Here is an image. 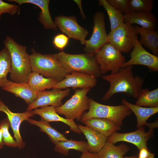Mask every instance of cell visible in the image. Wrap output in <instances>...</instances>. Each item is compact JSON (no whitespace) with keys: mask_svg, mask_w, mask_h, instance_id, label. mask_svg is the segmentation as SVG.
Segmentation results:
<instances>
[{"mask_svg":"<svg viewBox=\"0 0 158 158\" xmlns=\"http://www.w3.org/2000/svg\"><path fill=\"white\" fill-rule=\"evenodd\" d=\"M129 11L135 12H152L153 7L152 0H129Z\"/></svg>","mask_w":158,"mask_h":158,"instance_id":"31","label":"cell"},{"mask_svg":"<svg viewBox=\"0 0 158 158\" xmlns=\"http://www.w3.org/2000/svg\"><path fill=\"white\" fill-rule=\"evenodd\" d=\"M82 122L107 138L121 129L112 121L104 118H92L85 120Z\"/></svg>","mask_w":158,"mask_h":158,"instance_id":"21","label":"cell"},{"mask_svg":"<svg viewBox=\"0 0 158 158\" xmlns=\"http://www.w3.org/2000/svg\"><path fill=\"white\" fill-rule=\"evenodd\" d=\"M26 121L30 124L39 127L40 130L45 133L54 144L60 141L68 140L63 134L52 127L49 122L44 120L41 119L40 121H37L28 118Z\"/></svg>","mask_w":158,"mask_h":158,"instance_id":"26","label":"cell"},{"mask_svg":"<svg viewBox=\"0 0 158 158\" xmlns=\"http://www.w3.org/2000/svg\"><path fill=\"white\" fill-rule=\"evenodd\" d=\"M2 89L23 99L28 105L36 99L37 93L33 91L27 83H17L8 80Z\"/></svg>","mask_w":158,"mask_h":158,"instance_id":"19","label":"cell"},{"mask_svg":"<svg viewBox=\"0 0 158 158\" xmlns=\"http://www.w3.org/2000/svg\"><path fill=\"white\" fill-rule=\"evenodd\" d=\"M158 120H157L152 123H147L146 126L149 128V129L153 130L154 129L158 127Z\"/></svg>","mask_w":158,"mask_h":158,"instance_id":"39","label":"cell"},{"mask_svg":"<svg viewBox=\"0 0 158 158\" xmlns=\"http://www.w3.org/2000/svg\"><path fill=\"white\" fill-rule=\"evenodd\" d=\"M54 54L67 74L79 72L96 78L102 75L100 66L94 55L71 54L63 51Z\"/></svg>","mask_w":158,"mask_h":158,"instance_id":"3","label":"cell"},{"mask_svg":"<svg viewBox=\"0 0 158 158\" xmlns=\"http://www.w3.org/2000/svg\"><path fill=\"white\" fill-rule=\"evenodd\" d=\"M80 158H98L96 153H91L86 151L82 153Z\"/></svg>","mask_w":158,"mask_h":158,"instance_id":"37","label":"cell"},{"mask_svg":"<svg viewBox=\"0 0 158 158\" xmlns=\"http://www.w3.org/2000/svg\"><path fill=\"white\" fill-rule=\"evenodd\" d=\"M155 154L148 150V149L143 148L139 150L138 155L139 157L142 158H154Z\"/></svg>","mask_w":158,"mask_h":158,"instance_id":"36","label":"cell"},{"mask_svg":"<svg viewBox=\"0 0 158 158\" xmlns=\"http://www.w3.org/2000/svg\"><path fill=\"white\" fill-rule=\"evenodd\" d=\"M138 34L140 36L139 43L150 50L153 55L158 56V32L156 30L144 29L138 25L134 27Z\"/></svg>","mask_w":158,"mask_h":158,"instance_id":"23","label":"cell"},{"mask_svg":"<svg viewBox=\"0 0 158 158\" xmlns=\"http://www.w3.org/2000/svg\"><path fill=\"white\" fill-rule=\"evenodd\" d=\"M137 157L135 156H132L129 157L125 156L123 158H136Z\"/></svg>","mask_w":158,"mask_h":158,"instance_id":"41","label":"cell"},{"mask_svg":"<svg viewBox=\"0 0 158 158\" xmlns=\"http://www.w3.org/2000/svg\"><path fill=\"white\" fill-rule=\"evenodd\" d=\"M153 131L149 129L146 132L142 126L131 132L120 133L115 132L107 138V142L114 144L118 142H126L135 145L139 150L143 148L148 149L147 142L153 136Z\"/></svg>","mask_w":158,"mask_h":158,"instance_id":"11","label":"cell"},{"mask_svg":"<svg viewBox=\"0 0 158 158\" xmlns=\"http://www.w3.org/2000/svg\"><path fill=\"white\" fill-rule=\"evenodd\" d=\"M136 158H141V157H138V158L136 157Z\"/></svg>","mask_w":158,"mask_h":158,"instance_id":"42","label":"cell"},{"mask_svg":"<svg viewBox=\"0 0 158 158\" xmlns=\"http://www.w3.org/2000/svg\"><path fill=\"white\" fill-rule=\"evenodd\" d=\"M70 91L69 88L64 90L54 88L51 90L38 92L36 99L33 103L28 105L27 111L45 106H53L55 108L59 107L63 104L62 99L69 95Z\"/></svg>","mask_w":158,"mask_h":158,"instance_id":"13","label":"cell"},{"mask_svg":"<svg viewBox=\"0 0 158 158\" xmlns=\"http://www.w3.org/2000/svg\"><path fill=\"white\" fill-rule=\"evenodd\" d=\"M74 1L78 5L80 9V14L82 15V17L84 19H86V17L82 8L81 4V1L80 0H74Z\"/></svg>","mask_w":158,"mask_h":158,"instance_id":"38","label":"cell"},{"mask_svg":"<svg viewBox=\"0 0 158 158\" xmlns=\"http://www.w3.org/2000/svg\"><path fill=\"white\" fill-rule=\"evenodd\" d=\"M138 34L134 27L124 22L108 34V43L121 53H127L134 48Z\"/></svg>","mask_w":158,"mask_h":158,"instance_id":"7","label":"cell"},{"mask_svg":"<svg viewBox=\"0 0 158 158\" xmlns=\"http://www.w3.org/2000/svg\"><path fill=\"white\" fill-rule=\"evenodd\" d=\"M130 149L129 147L123 143L116 146L112 143L107 142L96 154L98 158H123Z\"/></svg>","mask_w":158,"mask_h":158,"instance_id":"24","label":"cell"},{"mask_svg":"<svg viewBox=\"0 0 158 158\" xmlns=\"http://www.w3.org/2000/svg\"><path fill=\"white\" fill-rule=\"evenodd\" d=\"M133 66L120 68L116 73L102 75V78L109 82L110 87L102 100L107 101L114 94L120 92L126 96L137 99L142 89L144 79L137 75H134Z\"/></svg>","mask_w":158,"mask_h":158,"instance_id":"1","label":"cell"},{"mask_svg":"<svg viewBox=\"0 0 158 158\" xmlns=\"http://www.w3.org/2000/svg\"><path fill=\"white\" fill-rule=\"evenodd\" d=\"M94 55L100 66L101 74L103 75L108 71L111 74L116 73L126 62L122 53L109 43L104 45Z\"/></svg>","mask_w":158,"mask_h":158,"instance_id":"8","label":"cell"},{"mask_svg":"<svg viewBox=\"0 0 158 158\" xmlns=\"http://www.w3.org/2000/svg\"><path fill=\"white\" fill-rule=\"evenodd\" d=\"M68 39L69 37L65 35L59 34L54 38L53 43L56 48L63 50L68 44Z\"/></svg>","mask_w":158,"mask_h":158,"instance_id":"35","label":"cell"},{"mask_svg":"<svg viewBox=\"0 0 158 158\" xmlns=\"http://www.w3.org/2000/svg\"><path fill=\"white\" fill-rule=\"evenodd\" d=\"M58 82L54 79L46 78L37 73L32 72L27 83L33 91L38 92L46 89H52Z\"/></svg>","mask_w":158,"mask_h":158,"instance_id":"25","label":"cell"},{"mask_svg":"<svg viewBox=\"0 0 158 158\" xmlns=\"http://www.w3.org/2000/svg\"><path fill=\"white\" fill-rule=\"evenodd\" d=\"M4 43L11 57V67L9 73L11 80L17 83L27 82L32 71L26 47L19 44L9 36L6 37Z\"/></svg>","mask_w":158,"mask_h":158,"instance_id":"2","label":"cell"},{"mask_svg":"<svg viewBox=\"0 0 158 158\" xmlns=\"http://www.w3.org/2000/svg\"><path fill=\"white\" fill-rule=\"evenodd\" d=\"M10 126V122L7 117L0 122V127L2 129L3 141L4 145L12 147H18L16 140L10 134L9 129Z\"/></svg>","mask_w":158,"mask_h":158,"instance_id":"32","label":"cell"},{"mask_svg":"<svg viewBox=\"0 0 158 158\" xmlns=\"http://www.w3.org/2000/svg\"><path fill=\"white\" fill-rule=\"evenodd\" d=\"M97 79L95 77L83 73L73 72L66 74L64 78L58 82L52 89H60L72 87L73 90L77 88H92L97 84Z\"/></svg>","mask_w":158,"mask_h":158,"instance_id":"15","label":"cell"},{"mask_svg":"<svg viewBox=\"0 0 158 158\" xmlns=\"http://www.w3.org/2000/svg\"><path fill=\"white\" fill-rule=\"evenodd\" d=\"M130 59L121 66L124 68L134 65H141L147 67L152 72L158 71V57L147 51L137 40L130 54Z\"/></svg>","mask_w":158,"mask_h":158,"instance_id":"12","label":"cell"},{"mask_svg":"<svg viewBox=\"0 0 158 158\" xmlns=\"http://www.w3.org/2000/svg\"><path fill=\"white\" fill-rule=\"evenodd\" d=\"M34 114L39 115L41 119L48 122H61L68 125L70 130L76 133H82L74 120H68L60 116L53 106H45L36 108L32 110Z\"/></svg>","mask_w":158,"mask_h":158,"instance_id":"16","label":"cell"},{"mask_svg":"<svg viewBox=\"0 0 158 158\" xmlns=\"http://www.w3.org/2000/svg\"><path fill=\"white\" fill-rule=\"evenodd\" d=\"M17 12L20 13L19 6L14 4H9L0 0V20L2 14L7 13L13 16Z\"/></svg>","mask_w":158,"mask_h":158,"instance_id":"33","label":"cell"},{"mask_svg":"<svg viewBox=\"0 0 158 158\" xmlns=\"http://www.w3.org/2000/svg\"><path fill=\"white\" fill-rule=\"evenodd\" d=\"M10 2H15L20 6L24 4L29 3L35 5L41 10L39 13L38 21L46 30H56L57 27L53 20L49 10V0H8Z\"/></svg>","mask_w":158,"mask_h":158,"instance_id":"18","label":"cell"},{"mask_svg":"<svg viewBox=\"0 0 158 158\" xmlns=\"http://www.w3.org/2000/svg\"><path fill=\"white\" fill-rule=\"evenodd\" d=\"M78 126L87 140L88 151L93 153H98L107 142L108 138L86 126L78 124Z\"/></svg>","mask_w":158,"mask_h":158,"instance_id":"20","label":"cell"},{"mask_svg":"<svg viewBox=\"0 0 158 158\" xmlns=\"http://www.w3.org/2000/svg\"><path fill=\"white\" fill-rule=\"evenodd\" d=\"M4 146L3 141L2 129L0 127V149H2Z\"/></svg>","mask_w":158,"mask_h":158,"instance_id":"40","label":"cell"},{"mask_svg":"<svg viewBox=\"0 0 158 158\" xmlns=\"http://www.w3.org/2000/svg\"><path fill=\"white\" fill-rule=\"evenodd\" d=\"M135 105L146 107H158V88L150 90L148 88L142 89Z\"/></svg>","mask_w":158,"mask_h":158,"instance_id":"28","label":"cell"},{"mask_svg":"<svg viewBox=\"0 0 158 158\" xmlns=\"http://www.w3.org/2000/svg\"><path fill=\"white\" fill-rule=\"evenodd\" d=\"M89 101V111L83 114L80 120L81 122L92 118H103L112 121L121 127L123 124V120L132 113L128 107L124 105H105L91 98H90Z\"/></svg>","mask_w":158,"mask_h":158,"instance_id":"5","label":"cell"},{"mask_svg":"<svg viewBox=\"0 0 158 158\" xmlns=\"http://www.w3.org/2000/svg\"><path fill=\"white\" fill-rule=\"evenodd\" d=\"M122 104L128 107L135 114L137 119V128H139L145 125L147 121L152 116L158 112V107H146L133 104L124 98L121 100Z\"/></svg>","mask_w":158,"mask_h":158,"instance_id":"22","label":"cell"},{"mask_svg":"<svg viewBox=\"0 0 158 158\" xmlns=\"http://www.w3.org/2000/svg\"><path fill=\"white\" fill-rule=\"evenodd\" d=\"M98 4L103 7L109 16L111 31L124 22V14L114 8L106 0H99Z\"/></svg>","mask_w":158,"mask_h":158,"instance_id":"29","label":"cell"},{"mask_svg":"<svg viewBox=\"0 0 158 158\" xmlns=\"http://www.w3.org/2000/svg\"><path fill=\"white\" fill-rule=\"evenodd\" d=\"M55 145L54 150L64 156L68 155L69 151L70 150H75L82 153L88 151L87 142L82 140L71 139L66 141L59 142Z\"/></svg>","mask_w":158,"mask_h":158,"instance_id":"27","label":"cell"},{"mask_svg":"<svg viewBox=\"0 0 158 158\" xmlns=\"http://www.w3.org/2000/svg\"><path fill=\"white\" fill-rule=\"evenodd\" d=\"M90 90V88L76 89L69 99L60 106L55 108L56 112L64 115L67 119L80 121L84 112L89 109L90 98L87 95Z\"/></svg>","mask_w":158,"mask_h":158,"instance_id":"6","label":"cell"},{"mask_svg":"<svg viewBox=\"0 0 158 158\" xmlns=\"http://www.w3.org/2000/svg\"><path fill=\"white\" fill-rule=\"evenodd\" d=\"M93 22L92 34L89 39L85 40V47L83 50L85 54L92 55H94L108 43L104 13L97 11L93 16Z\"/></svg>","mask_w":158,"mask_h":158,"instance_id":"9","label":"cell"},{"mask_svg":"<svg viewBox=\"0 0 158 158\" xmlns=\"http://www.w3.org/2000/svg\"><path fill=\"white\" fill-rule=\"evenodd\" d=\"M124 22L135 24L143 29L155 30L158 27L157 20L152 12H135L128 11L124 14Z\"/></svg>","mask_w":158,"mask_h":158,"instance_id":"17","label":"cell"},{"mask_svg":"<svg viewBox=\"0 0 158 158\" xmlns=\"http://www.w3.org/2000/svg\"><path fill=\"white\" fill-rule=\"evenodd\" d=\"M54 23L59 30L66 34L69 38L79 40L81 44L85 45V39L88 34V32L78 24L75 16L62 15L56 16Z\"/></svg>","mask_w":158,"mask_h":158,"instance_id":"10","label":"cell"},{"mask_svg":"<svg viewBox=\"0 0 158 158\" xmlns=\"http://www.w3.org/2000/svg\"><path fill=\"white\" fill-rule=\"evenodd\" d=\"M0 111L4 112L7 115L14 134V138L17 143L18 147L20 150L23 148L25 143L21 136L20 126L22 122L35 115L32 110L26 111L23 113H14L9 109L0 98Z\"/></svg>","mask_w":158,"mask_h":158,"instance_id":"14","label":"cell"},{"mask_svg":"<svg viewBox=\"0 0 158 158\" xmlns=\"http://www.w3.org/2000/svg\"><path fill=\"white\" fill-rule=\"evenodd\" d=\"M107 1L123 14L129 11V0H107Z\"/></svg>","mask_w":158,"mask_h":158,"instance_id":"34","label":"cell"},{"mask_svg":"<svg viewBox=\"0 0 158 158\" xmlns=\"http://www.w3.org/2000/svg\"><path fill=\"white\" fill-rule=\"evenodd\" d=\"M11 67L10 54L4 47L0 51V87H3L8 80L7 75L11 71Z\"/></svg>","mask_w":158,"mask_h":158,"instance_id":"30","label":"cell"},{"mask_svg":"<svg viewBox=\"0 0 158 158\" xmlns=\"http://www.w3.org/2000/svg\"><path fill=\"white\" fill-rule=\"evenodd\" d=\"M29 55L32 72L40 74L43 77L62 81L67 74L54 54H42L34 48Z\"/></svg>","mask_w":158,"mask_h":158,"instance_id":"4","label":"cell"}]
</instances>
